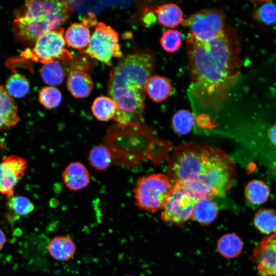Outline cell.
<instances>
[{
  "label": "cell",
  "instance_id": "12",
  "mask_svg": "<svg viewBox=\"0 0 276 276\" xmlns=\"http://www.w3.org/2000/svg\"><path fill=\"white\" fill-rule=\"evenodd\" d=\"M65 186L73 191H78L86 187L90 182V175L87 168L79 162L69 164L63 173Z\"/></svg>",
  "mask_w": 276,
  "mask_h": 276
},
{
  "label": "cell",
  "instance_id": "30",
  "mask_svg": "<svg viewBox=\"0 0 276 276\" xmlns=\"http://www.w3.org/2000/svg\"><path fill=\"white\" fill-rule=\"evenodd\" d=\"M39 100L47 109H53L61 103L62 95L60 91L53 86H47L42 88L39 93Z\"/></svg>",
  "mask_w": 276,
  "mask_h": 276
},
{
  "label": "cell",
  "instance_id": "7",
  "mask_svg": "<svg viewBox=\"0 0 276 276\" xmlns=\"http://www.w3.org/2000/svg\"><path fill=\"white\" fill-rule=\"evenodd\" d=\"M108 65L114 57H122L118 33L102 22L97 23L87 48L82 51Z\"/></svg>",
  "mask_w": 276,
  "mask_h": 276
},
{
  "label": "cell",
  "instance_id": "5",
  "mask_svg": "<svg viewBox=\"0 0 276 276\" xmlns=\"http://www.w3.org/2000/svg\"><path fill=\"white\" fill-rule=\"evenodd\" d=\"M173 188L167 175L153 173L142 176L133 190L135 204L142 210L155 213L163 209Z\"/></svg>",
  "mask_w": 276,
  "mask_h": 276
},
{
  "label": "cell",
  "instance_id": "27",
  "mask_svg": "<svg viewBox=\"0 0 276 276\" xmlns=\"http://www.w3.org/2000/svg\"><path fill=\"white\" fill-rule=\"evenodd\" d=\"M194 118L189 111L180 110L172 118V127L174 130L180 134H186L192 129Z\"/></svg>",
  "mask_w": 276,
  "mask_h": 276
},
{
  "label": "cell",
  "instance_id": "3",
  "mask_svg": "<svg viewBox=\"0 0 276 276\" xmlns=\"http://www.w3.org/2000/svg\"><path fill=\"white\" fill-rule=\"evenodd\" d=\"M154 66L151 52L135 50L123 56L110 72L107 93L117 105L113 119L119 125H140L144 122L145 86Z\"/></svg>",
  "mask_w": 276,
  "mask_h": 276
},
{
  "label": "cell",
  "instance_id": "17",
  "mask_svg": "<svg viewBox=\"0 0 276 276\" xmlns=\"http://www.w3.org/2000/svg\"><path fill=\"white\" fill-rule=\"evenodd\" d=\"M145 91L153 102H161L171 95L172 86L166 77L153 75L147 80Z\"/></svg>",
  "mask_w": 276,
  "mask_h": 276
},
{
  "label": "cell",
  "instance_id": "13",
  "mask_svg": "<svg viewBox=\"0 0 276 276\" xmlns=\"http://www.w3.org/2000/svg\"><path fill=\"white\" fill-rule=\"evenodd\" d=\"M51 256L58 261L65 262L75 255L76 246L73 239L66 236H57L52 238L48 245Z\"/></svg>",
  "mask_w": 276,
  "mask_h": 276
},
{
  "label": "cell",
  "instance_id": "26",
  "mask_svg": "<svg viewBox=\"0 0 276 276\" xmlns=\"http://www.w3.org/2000/svg\"><path fill=\"white\" fill-rule=\"evenodd\" d=\"M6 87L7 93L10 96L20 98L28 94L30 89V84L24 76L15 73L9 77Z\"/></svg>",
  "mask_w": 276,
  "mask_h": 276
},
{
  "label": "cell",
  "instance_id": "32",
  "mask_svg": "<svg viewBox=\"0 0 276 276\" xmlns=\"http://www.w3.org/2000/svg\"><path fill=\"white\" fill-rule=\"evenodd\" d=\"M268 137L270 143L276 147V123L269 128L268 131Z\"/></svg>",
  "mask_w": 276,
  "mask_h": 276
},
{
  "label": "cell",
  "instance_id": "20",
  "mask_svg": "<svg viewBox=\"0 0 276 276\" xmlns=\"http://www.w3.org/2000/svg\"><path fill=\"white\" fill-rule=\"evenodd\" d=\"M270 194L269 187L263 180L253 179L246 186L245 197L250 203L260 205L267 201Z\"/></svg>",
  "mask_w": 276,
  "mask_h": 276
},
{
  "label": "cell",
  "instance_id": "29",
  "mask_svg": "<svg viewBox=\"0 0 276 276\" xmlns=\"http://www.w3.org/2000/svg\"><path fill=\"white\" fill-rule=\"evenodd\" d=\"M182 35L176 30L168 29L162 35L159 41L163 49L168 53L178 51L181 45Z\"/></svg>",
  "mask_w": 276,
  "mask_h": 276
},
{
  "label": "cell",
  "instance_id": "24",
  "mask_svg": "<svg viewBox=\"0 0 276 276\" xmlns=\"http://www.w3.org/2000/svg\"><path fill=\"white\" fill-rule=\"evenodd\" d=\"M88 160L94 168L98 171H103L110 166L112 160V155L107 146L99 145L90 149Z\"/></svg>",
  "mask_w": 276,
  "mask_h": 276
},
{
  "label": "cell",
  "instance_id": "23",
  "mask_svg": "<svg viewBox=\"0 0 276 276\" xmlns=\"http://www.w3.org/2000/svg\"><path fill=\"white\" fill-rule=\"evenodd\" d=\"M116 109L115 102L110 98L106 96L96 98L91 106L94 116L101 121H108L113 119Z\"/></svg>",
  "mask_w": 276,
  "mask_h": 276
},
{
  "label": "cell",
  "instance_id": "10",
  "mask_svg": "<svg viewBox=\"0 0 276 276\" xmlns=\"http://www.w3.org/2000/svg\"><path fill=\"white\" fill-rule=\"evenodd\" d=\"M252 258L258 276H276V232L261 240L254 249Z\"/></svg>",
  "mask_w": 276,
  "mask_h": 276
},
{
  "label": "cell",
  "instance_id": "4",
  "mask_svg": "<svg viewBox=\"0 0 276 276\" xmlns=\"http://www.w3.org/2000/svg\"><path fill=\"white\" fill-rule=\"evenodd\" d=\"M72 12L68 1H26L13 22L14 34L21 42H35L43 34L65 22Z\"/></svg>",
  "mask_w": 276,
  "mask_h": 276
},
{
  "label": "cell",
  "instance_id": "16",
  "mask_svg": "<svg viewBox=\"0 0 276 276\" xmlns=\"http://www.w3.org/2000/svg\"><path fill=\"white\" fill-rule=\"evenodd\" d=\"M67 87L74 97L84 98L89 95L94 84L87 74L81 71H74L67 78Z\"/></svg>",
  "mask_w": 276,
  "mask_h": 276
},
{
  "label": "cell",
  "instance_id": "8",
  "mask_svg": "<svg viewBox=\"0 0 276 276\" xmlns=\"http://www.w3.org/2000/svg\"><path fill=\"white\" fill-rule=\"evenodd\" d=\"M64 31L59 27L40 36L30 53L31 59L45 64L57 60L73 59L72 55L65 48Z\"/></svg>",
  "mask_w": 276,
  "mask_h": 276
},
{
  "label": "cell",
  "instance_id": "15",
  "mask_svg": "<svg viewBox=\"0 0 276 276\" xmlns=\"http://www.w3.org/2000/svg\"><path fill=\"white\" fill-rule=\"evenodd\" d=\"M19 121L17 108L7 90L0 85V130L14 127Z\"/></svg>",
  "mask_w": 276,
  "mask_h": 276
},
{
  "label": "cell",
  "instance_id": "22",
  "mask_svg": "<svg viewBox=\"0 0 276 276\" xmlns=\"http://www.w3.org/2000/svg\"><path fill=\"white\" fill-rule=\"evenodd\" d=\"M255 227L266 235L276 232V211L272 209H261L255 214L254 218Z\"/></svg>",
  "mask_w": 276,
  "mask_h": 276
},
{
  "label": "cell",
  "instance_id": "2",
  "mask_svg": "<svg viewBox=\"0 0 276 276\" xmlns=\"http://www.w3.org/2000/svg\"><path fill=\"white\" fill-rule=\"evenodd\" d=\"M236 164L221 149L190 142L174 148L167 176L173 186L184 187L198 199L224 195L236 176Z\"/></svg>",
  "mask_w": 276,
  "mask_h": 276
},
{
  "label": "cell",
  "instance_id": "25",
  "mask_svg": "<svg viewBox=\"0 0 276 276\" xmlns=\"http://www.w3.org/2000/svg\"><path fill=\"white\" fill-rule=\"evenodd\" d=\"M40 74L43 81L52 86L62 83L65 77L64 70L57 60L44 64L41 68Z\"/></svg>",
  "mask_w": 276,
  "mask_h": 276
},
{
  "label": "cell",
  "instance_id": "28",
  "mask_svg": "<svg viewBox=\"0 0 276 276\" xmlns=\"http://www.w3.org/2000/svg\"><path fill=\"white\" fill-rule=\"evenodd\" d=\"M9 210L16 216H25L29 215L34 209L33 203L27 197L12 196L7 202Z\"/></svg>",
  "mask_w": 276,
  "mask_h": 276
},
{
  "label": "cell",
  "instance_id": "11",
  "mask_svg": "<svg viewBox=\"0 0 276 276\" xmlns=\"http://www.w3.org/2000/svg\"><path fill=\"white\" fill-rule=\"evenodd\" d=\"M27 167L26 160L10 155L0 163V193L13 196V189L25 174Z\"/></svg>",
  "mask_w": 276,
  "mask_h": 276
},
{
  "label": "cell",
  "instance_id": "19",
  "mask_svg": "<svg viewBox=\"0 0 276 276\" xmlns=\"http://www.w3.org/2000/svg\"><path fill=\"white\" fill-rule=\"evenodd\" d=\"M158 21L169 28H174L184 20L183 12L177 5L168 3L158 6L155 9Z\"/></svg>",
  "mask_w": 276,
  "mask_h": 276
},
{
  "label": "cell",
  "instance_id": "18",
  "mask_svg": "<svg viewBox=\"0 0 276 276\" xmlns=\"http://www.w3.org/2000/svg\"><path fill=\"white\" fill-rule=\"evenodd\" d=\"M218 208L212 199L202 198L195 204L191 219L203 225H209L216 219Z\"/></svg>",
  "mask_w": 276,
  "mask_h": 276
},
{
  "label": "cell",
  "instance_id": "33",
  "mask_svg": "<svg viewBox=\"0 0 276 276\" xmlns=\"http://www.w3.org/2000/svg\"><path fill=\"white\" fill-rule=\"evenodd\" d=\"M6 241V236L4 233L0 229V250L3 247Z\"/></svg>",
  "mask_w": 276,
  "mask_h": 276
},
{
  "label": "cell",
  "instance_id": "1",
  "mask_svg": "<svg viewBox=\"0 0 276 276\" xmlns=\"http://www.w3.org/2000/svg\"><path fill=\"white\" fill-rule=\"evenodd\" d=\"M186 44L191 75L188 97L197 109L217 110L240 75V38L227 25L222 34L208 41L189 33Z\"/></svg>",
  "mask_w": 276,
  "mask_h": 276
},
{
  "label": "cell",
  "instance_id": "6",
  "mask_svg": "<svg viewBox=\"0 0 276 276\" xmlns=\"http://www.w3.org/2000/svg\"><path fill=\"white\" fill-rule=\"evenodd\" d=\"M181 25L188 28L198 40L205 42L214 39L224 31L225 15L220 9L200 10L184 19Z\"/></svg>",
  "mask_w": 276,
  "mask_h": 276
},
{
  "label": "cell",
  "instance_id": "14",
  "mask_svg": "<svg viewBox=\"0 0 276 276\" xmlns=\"http://www.w3.org/2000/svg\"><path fill=\"white\" fill-rule=\"evenodd\" d=\"M90 37L87 20L71 25L66 30L64 37L65 42L69 46L81 51L87 48Z\"/></svg>",
  "mask_w": 276,
  "mask_h": 276
},
{
  "label": "cell",
  "instance_id": "9",
  "mask_svg": "<svg viewBox=\"0 0 276 276\" xmlns=\"http://www.w3.org/2000/svg\"><path fill=\"white\" fill-rule=\"evenodd\" d=\"M198 200L184 187L174 185L163 208L161 219L168 224H182L191 219L194 206Z\"/></svg>",
  "mask_w": 276,
  "mask_h": 276
},
{
  "label": "cell",
  "instance_id": "31",
  "mask_svg": "<svg viewBox=\"0 0 276 276\" xmlns=\"http://www.w3.org/2000/svg\"><path fill=\"white\" fill-rule=\"evenodd\" d=\"M254 16L263 24L272 25L276 22V5L270 2H266L256 9Z\"/></svg>",
  "mask_w": 276,
  "mask_h": 276
},
{
  "label": "cell",
  "instance_id": "34",
  "mask_svg": "<svg viewBox=\"0 0 276 276\" xmlns=\"http://www.w3.org/2000/svg\"><path fill=\"white\" fill-rule=\"evenodd\" d=\"M125 276H133V275H125Z\"/></svg>",
  "mask_w": 276,
  "mask_h": 276
},
{
  "label": "cell",
  "instance_id": "21",
  "mask_svg": "<svg viewBox=\"0 0 276 276\" xmlns=\"http://www.w3.org/2000/svg\"><path fill=\"white\" fill-rule=\"evenodd\" d=\"M243 242L239 236L229 233L221 236L217 242L219 252L226 258H234L238 256L243 249Z\"/></svg>",
  "mask_w": 276,
  "mask_h": 276
}]
</instances>
